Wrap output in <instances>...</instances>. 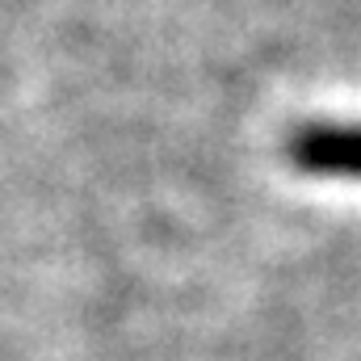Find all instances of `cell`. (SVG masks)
Masks as SVG:
<instances>
[{
    "instance_id": "6da1fadb",
    "label": "cell",
    "mask_w": 361,
    "mask_h": 361,
    "mask_svg": "<svg viewBox=\"0 0 361 361\" xmlns=\"http://www.w3.org/2000/svg\"><path fill=\"white\" fill-rule=\"evenodd\" d=\"M290 164L315 177L361 180V122H311L290 139Z\"/></svg>"
}]
</instances>
